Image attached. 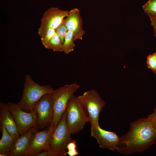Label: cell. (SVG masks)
<instances>
[{
    "mask_svg": "<svg viewBox=\"0 0 156 156\" xmlns=\"http://www.w3.org/2000/svg\"><path fill=\"white\" fill-rule=\"evenodd\" d=\"M66 111L54 130L50 140V149L57 156H64L67 146L70 142L74 140L67 127L66 122Z\"/></svg>",
    "mask_w": 156,
    "mask_h": 156,
    "instance_id": "5b68a950",
    "label": "cell"
},
{
    "mask_svg": "<svg viewBox=\"0 0 156 156\" xmlns=\"http://www.w3.org/2000/svg\"><path fill=\"white\" fill-rule=\"evenodd\" d=\"M77 142L74 140V141L69 143L67 145V149L68 150H70L77 148Z\"/></svg>",
    "mask_w": 156,
    "mask_h": 156,
    "instance_id": "d4e9b609",
    "label": "cell"
},
{
    "mask_svg": "<svg viewBox=\"0 0 156 156\" xmlns=\"http://www.w3.org/2000/svg\"><path fill=\"white\" fill-rule=\"evenodd\" d=\"M148 117L151 119L153 126L156 129V108L154 109L153 112Z\"/></svg>",
    "mask_w": 156,
    "mask_h": 156,
    "instance_id": "cb8c5ba5",
    "label": "cell"
},
{
    "mask_svg": "<svg viewBox=\"0 0 156 156\" xmlns=\"http://www.w3.org/2000/svg\"><path fill=\"white\" fill-rule=\"evenodd\" d=\"M7 106L13 116L20 135L24 134L33 127H38L37 115L34 109L31 112L23 110L17 104L9 102Z\"/></svg>",
    "mask_w": 156,
    "mask_h": 156,
    "instance_id": "52a82bcc",
    "label": "cell"
},
{
    "mask_svg": "<svg viewBox=\"0 0 156 156\" xmlns=\"http://www.w3.org/2000/svg\"><path fill=\"white\" fill-rule=\"evenodd\" d=\"M0 127V131L2 134L0 140V156H9L17 139L8 133L3 125Z\"/></svg>",
    "mask_w": 156,
    "mask_h": 156,
    "instance_id": "9a60e30c",
    "label": "cell"
},
{
    "mask_svg": "<svg viewBox=\"0 0 156 156\" xmlns=\"http://www.w3.org/2000/svg\"><path fill=\"white\" fill-rule=\"evenodd\" d=\"M47 49H51L54 52H62L63 44L61 42L59 36L56 32L51 40Z\"/></svg>",
    "mask_w": 156,
    "mask_h": 156,
    "instance_id": "e0dca14e",
    "label": "cell"
},
{
    "mask_svg": "<svg viewBox=\"0 0 156 156\" xmlns=\"http://www.w3.org/2000/svg\"><path fill=\"white\" fill-rule=\"evenodd\" d=\"M79 152L77 149L68 150L64 154V155H68L69 156H75L78 155Z\"/></svg>",
    "mask_w": 156,
    "mask_h": 156,
    "instance_id": "484cf974",
    "label": "cell"
},
{
    "mask_svg": "<svg viewBox=\"0 0 156 156\" xmlns=\"http://www.w3.org/2000/svg\"><path fill=\"white\" fill-rule=\"evenodd\" d=\"M146 64L148 68L156 72V52L149 55L147 57Z\"/></svg>",
    "mask_w": 156,
    "mask_h": 156,
    "instance_id": "ffe728a7",
    "label": "cell"
},
{
    "mask_svg": "<svg viewBox=\"0 0 156 156\" xmlns=\"http://www.w3.org/2000/svg\"><path fill=\"white\" fill-rule=\"evenodd\" d=\"M68 12L57 7L48 9L40 19L41 24L38 33L39 36L40 37L43 36L49 28L56 30L68 16Z\"/></svg>",
    "mask_w": 156,
    "mask_h": 156,
    "instance_id": "ba28073f",
    "label": "cell"
},
{
    "mask_svg": "<svg viewBox=\"0 0 156 156\" xmlns=\"http://www.w3.org/2000/svg\"><path fill=\"white\" fill-rule=\"evenodd\" d=\"M66 122L71 134H76L90 122L88 115L78 97L73 95L66 107Z\"/></svg>",
    "mask_w": 156,
    "mask_h": 156,
    "instance_id": "3957f363",
    "label": "cell"
},
{
    "mask_svg": "<svg viewBox=\"0 0 156 156\" xmlns=\"http://www.w3.org/2000/svg\"><path fill=\"white\" fill-rule=\"evenodd\" d=\"M155 74H156V72L155 73Z\"/></svg>",
    "mask_w": 156,
    "mask_h": 156,
    "instance_id": "4316f807",
    "label": "cell"
},
{
    "mask_svg": "<svg viewBox=\"0 0 156 156\" xmlns=\"http://www.w3.org/2000/svg\"><path fill=\"white\" fill-rule=\"evenodd\" d=\"M74 41L73 33L70 31H68L65 37L63 43V52L65 54H68L74 50L75 46Z\"/></svg>",
    "mask_w": 156,
    "mask_h": 156,
    "instance_id": "2e32d148",
    "label": "cell"
},
{
    "mask_svg": "<svg viewBox=\"0 0 156 156\" xmlns=\"http://www.w3.org/2000/svg\"><path fill=\"white\" fill-rule=\"evenodd\" d=\"M34 109L37 113L38 126L51 123L53 114L52 94L44 95L36 104Z\"/></svg>",
    "mask_w": 156,
    "mask_h": 156,
    "instance_id": "8fae6325",
    "label": "cell"
},
{
    "mask_svg": "<svg viewBox=\"0 0 156 156\" xmlns=\"http://www.w3.org/2000/svg\"><path fill=\"white\" fill-rule=\"evenodd\" d=\"M148 16L150 18L151 24L153 27L155 36L156 37V16L152 15Z\"/></svg>",
    "mask_w": 156,
    "mask_h": 156,
    "instance_id": "603a6c76",
    "label": "cell"
},
{
    "mask_svg": "<svg viewBox=\"0 0 156 156\" xmlns=\"http://www.w3.org/2000/svg\"><path fill=\"white\" fill-rule=\"evenodd\" d=\"M142 8L148 15L156 16V0H149L143 6Z\"/></svg>",
    "mask_w": 156,
    "mask_h": 156,
    "instance_id": "ac0fdd59",
    "label": "cell"
},
{
    "mask_svg": "<svg viewBox=\"0 0 156 156\" xmlns=\"http://www.w3.org/2000/svg\"><path fill=\"white\" fill-rule=\"evenodd\" d=\"M79 87L77 84L74 83L65 85L54 90L52 93L53 114L50 124L52 126L54 130L66 111L69 100Z\"/></svg>",
    "mask_w": 156,
    "mask_h": 156,
    "instance_id": "277c9868",
    "label": "cell"
},
{
    "mask_svg": "<svg viewBox=\"0 0 156 156\" xmlns=\"http://www.w3.org/2000/svg\"><path fill=\"white\" fill-rule=\"evenodd\" d=\"M64 23L68 30L73 33L75 41L83 39L85 32L83 29V19L79 9L76 8L69 11Z\"/></svg>",
    "mask_w": 156,
    "mask_h": 156,
    "instance_id": "7c38bea8",
    "label": "cell"
},
{
    "mask_svg": "<svg viewBox=\"0 0 156 156\" xmlns=\"http://www.w3.org/2000/svg\"><path fill=\"white\" fill-rule=\"evenodd\" d=\"M91 135L96 139L100 148L118 152L120 137L115 132L105 130L99 125H91Z\"/></svg>",
    "mask_w": 156,
    "mask_h": 156,
    "instance_id": "30bf717a",
    "label": "cell"
},
{
    "mask_svg": "<svg viewBox=\"0 0 156 156\" xmlns=\"http://www.w3.org/2000/svg\"><path fill=\"white\" fill-rule=\"evenodd\" d=\"M78 97L88 115L91 125L99 126V115L105 105V101L99 93L93 89L85 92Z\"/></svg>",
    "mask_w": 156,
    "mask_h": 156,
    "instance_id": "8992f818",
    "label": "cell"
},
{
    "mask_svg": "<svg viewBox=\"0 0 156 156\" xmlns=\"http://www.w3.org/2000/svg\"><path fill=\"white\" fill-rule=\"evenodd\" d=\"M0 127L3 125L7 132L17 139L20 136L13 116L6 103L0 102Z\"/></svg>",
    "mask_w": 156,
    "mask_h": 156,
    "instance_id": "4fadbf2b",
    "label": "cell"
},
{
    "mask_svg": "<svg viewBox=\"0 0 156 156\" xmlns=\"http://www.w3.org/2000/svg\"><path fill=\"white\" fill-rule=\"evenodd\" d=\"M33 127L23 135H20L16 141L9 155L10 156H25L29 141L33 134L36 131Z\"/></svg>",
    "mask_w": 156,
    "mask_h": 156,
    "instance_id": "5bb4252c",
    "label": "cell"
},
{
    "mask_svg": "<svg viewBox=\"0 0 156 156\" xmlns=\"http://www.w3.org/2000/svg\"><path fill=\"white\" fill-rule=\"evenodd\" d=\"M54 90L50 85L39 84L29 75H27L25 76L22 96L17 104L24 111L32 112L41 98L46 94H52Z\"/></svg>",
    "mask_w": 156,
    "mask_h": 156,
    "instance_id": "7a4b0ae2",
    "label": "cell"
},
{
    "mask_svg": "<svg viewBox=\"0 0 156 156\" xmlns=\"http://www.w3.org/2000/svg\"><path fill=\"white\" fill-rule=\"evenodd\" d=\"M156 140V129L151 119L140 118L131 123L127 133L120 137L118 152L125 155L142 153L151 146Z\"/></svg>",
    "mask_w": 156,
    "mask_h": 156,
    "instance_id": "6da1fadb",
    "label": "cell"
},
{
    "mask_svg": "<svg viewBox=\"0 0 156 156\" xmlns=\"http://www.w3.org/2000/svg\"><path fill=\"white\" fill-rule=\"evenodd\" d=\"M55 33V30L52 28H49L47 31L44 36L41 37V42L47 48L49 42Z\"/></svg>",
    "mask_w": 156,
    "mask_h": 156,
    "instance_id": "d6986e66",
    "label": "cell"
},
{
    "mask_svg": "<svg viewBox=\"0 0 156 156\" xmlns=\"http://www.w3.org/2000/svg\"><path fill=\"white\" fill-rule=\"evenodd\" d=\"M54 130L50 124L45 130L34 132L31 138L25 156H36L43 151L50 149V140Z\"/></svg>",
    "mask_w": 156,
    "mask_h": 156,
    "instance_id": "9c48e42d",
    "label": "cell"
},
{
    "mask_svg": "<svg viewBox=\"0 0 156 156\" xmlns=\"http://www.w3.org/2000/svg\"><path fill=\"white\" fill-rule=\"evenodd\" d=\"M36 156H57L56 154L51 149L43 151Z\"/></svg>",
    "mask_w": 156,
    "mask_h": 156,
    "instance_id": "7402d4cb",
    "label": "cell"
},
{
    "mask_svg": "<svg viewBox=\"0 0 156 156\" xmlns=\"http://www.w3.org/2000/svg\"><path fill=\"white\" fill-rule=\"evenodd\" d=\"M68 30L63 22L55 30L56 32L58 35L62 43L63 44L65 37Z\"/></svg>",
    "mask_w": 156,
    "mask_h": 156,
    "instance_id": "44dd1931",
    "label": "cell"
}]
</instances>
